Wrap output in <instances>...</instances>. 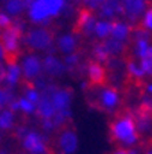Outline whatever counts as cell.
<instances>
[{"mask_svg": "<svg viewBox=\"0 0 152 154\" xmlns=\"http://www.w3.org/2000/svg\"><path fill=\"white\" fill-rule=\"evenodd\" d=\"M110 132L112 140L121 143L125 147H132L137 144L140 139L134 117L130 114H124L115 119L110 125Z\"/></svg>", "mask_w": 152, "mask_h": 154, "instance_id": "1", "label": "cell"}, {"mask_svg": "<svg viewBox=\"0 0 152 154\" xmlns=\"http://www.w3.org/2000/svg\"><path fill=\"white\" fill-rule=\"evenodd\" d=\"M25 29L26 26L22 21H15V22H11V25L1 32V37H0L1 42L0 43L6 51V59L8 63L15 62V58L18 57Z\"/></svg>", "mask_w": 152, "mask_h": 154, "instance_id": "2", "label": "cell"}, {"mask_svg": "<svg viewBox=\"0 0 152 154\" xmlns=\"http://www.w3.org/2000/svg\"><path fill=\"white\" fill-rule=\"evenodd\" d=\"M22 42L33 51H47L48 54L55 52L54 36L45 28L29 29L26 33H23Z\"/></svg>", "mask_w": 152, "mask_h": 154, "instance_id": "3", "label": "cell"}, {"mask_svg": "<svg viewBox=\"0 0 152 154\" xmlns=\"http://www.w3.org/2000/svg\"><path fill=\"white\" fill-rule=\"evenodd\" d=\"M51 99L55 107V114L62 116L64 120L71 116V102H73V91L69 88H58L51 87Z\"/></svg>", "mask_w": 152, "mask_h": 154, "instance_id": "4", "label": "cell"}, {"mask_svg": "<svg viewBox=\"0 0 152 154\" xmlns=\"http://www.w3.org/2000/svg\"><path fill=\"white\" fill-rule=\"evenodd\" d=\"M97 106L104 112H114L121 102L119 92L114 87H100L96 94Z\"/></svg>", "mask_w": 152, "mask_h": 154, "instance_id": "5", "label": "cell"}, {"mask_svg": "<svg viewBox=\"0 0 152 154\" xmlns=\"http://www.w3.org/2000/svg\"><path fill=\"white\" fill-rule=\"evenodd\" d=\"M149 7V0H122L124 15L127 18L130 25L140 22L141 17Z\"/></svg>", "mask_w": 152, "mask_h": 154, "instance_id": "6", "label": "cell"}, {"mask_svg": "<svg viewBox=\"0 0 152 154\" xmlns=\"http://www.w3.org/2000/svg\"><path fill=\"white\" fill-rule=\"evenodd\" d=\"M21 72H22L23 77L28 81H33L36 79H38L43 72V59L36 52L26 54L22 58Z\"/></svg>", "mask_w": 152, "mask_h": 154, "instance_id": "7", "label": "cell"}, {"mask_svg": "<svg viewBox=\"0 0 152 154\" xmlns=\"http://www.w3.org/2000/svg\"><path fill=\"white\" fill-rule=\"evenodd\" d=\"M51 87L52 85H47L43 92H40V99L36 103V113L43 121L52 120L55 116V107L51 99Z\"/></svg>", "mask_w": 152, "mask_h": 154, "instance_id": "8", "label": "cell"}, {"mask_svg": "<svg viewBox=\"0 0 152 154\" xmlns=\"http://www.w3.org/2000/svg\"><path fill=\"white\" fill-rule=\"evenodd\" d=\"M22 144L23 149L30 154H45L48 151L44 138L36 131L26 132L22 139Z\"/></svg>", "mask_w": 152, "mask_h": 154, "instance_id": "9", "label": "cell"}, {"mask_svg": "<svg viewBox=\"0 0 152 154\" xmlns=\"http://www.w3.org/2000/svg\"><path fill=\"white\" fill-rule=\"evenodd\" d=\"M60 154H74L78 147V138L73 128H64L58 138Z\"/></svg>", "mask_w": 152, "mask_h": 154, "instance_id": "10", "label": "cell"}, {"mask_svg": "<svg viewBox=\"0 0 152 154\" xmlns=\"http://www.w3.org/2000/svg\"><path fill=\"white\" fill-rule=\"evenodd\" d=\"M26 11H28L29 19L33 23H37V25H48L49 21L52 19V17L49 15L47 8L36 0H29Z\"/></svg>", "mask_w": 152, "mask_h": 154, "instance_id": "11", "label": "cell"}, {"mask_svg": "<svg viewBox=\"0 0 152 154\" xmlns=\"http://www.w3.org/2000/svg\"><path fill=\"white\" fill-rule=\"evenodd\" d=\"M96 17L95 14L88 8H84L78 13V18H77V30L78 33L86 36V37H92L93 30H95L96 25Z\"/></svg>", "mask_w": 152, "mask_h": 154, "instance_id": "12", "label": "cell"}, {"mask_svg": "<svg viewBox=\"0 0 152 154\" xmlns=\"http://www.w3.org/2000/svg\"><path fill=\"white\" fill-rule=\"evenodd\" d=\"M66 66H64L63 61H60L59 58H56L54 54H47V57L43 59V72L52 77H60L66 72Z\"/></svg>", "mask_w": 152, "mask_h": 154, "instance_id": "13", "label": "cell"}, {"mask_svg": "<svg viewBox=\"0 0 152 154\" xmlns=\"http://www.w3.org/2000/svg\"><path fill=\"white\" fill-rule=\"evenodd\" d=\"M99 14L103 19H110V21H112V18L118 15H122L124 14L122 0H104L99 8Z\"/></svg>", "mask_w": 152, "mask_h": 154, "instance_id": "14", "label": "cell"}, {"mask_svg": "<svg viewBox=\"0 0 152 154\" xmlns=\"http://www.w3.org/2000/svg\"><path fill=\"white\" fill-rule=\"evenodd\" d=\"M132 30H133V26L130 25L126 21H112V30H111V37L118 40V42H122L126 44V42L132 36Z\"/></svg>", "mask_w": 152, "mask_h": 154, "instance_id": "15", "label": "cell"}, {"mask_svg": "<svg viewBox=\"0 0 152 154\" xmlns=\"http://www.w3.org/2000/svg\"><path fill=\"white\" fill-rule=\"evenodd\" d=\"M56 47L64 55L73 54V52H76L77 47H78V37L74 33H64V35L58 37Z\"/></svg>", "mask_w": 152, "mask_h": 154, "instance_id": "16", "label": "cell"}, {"mask_svg": "<svg viewBox=\"0 0 152 154\" xmlns=\"http://www.w3.org/2000/svg\"><path fill=\"white\" fill-rule=\"evenodd\" d=\"M86 74H88L89 83L93 85H101L106 80V69L99 62H91L86 66Z\"/></svg>", "mask_w": 152, "mask_h": 154, "instance_id": "17", "label": "cell"}, {"mask_svg": "<svg viewBox=\"0 0 152 154\" xmlns=\"http://www.w3.org/2000/svg\"><path fill=\"white\" fill-rule=\"evenodd\" d=\"M21 76H22L21 66L16 62H10L6 67V77L3 81V83H6V88H10V90L15 88L21 80Z\"/></svg>", "mask_w": 152, "mask_h": 154, "instance_id": "18", "label": "cell"}, {"mask_svg": "<svg viewBox=\"0 0 152 154\" xmlns=\"http://www.w3.org/2000/svg\"><path fill=\"white\" fill-rule=\"evenodd\" d=\"M139 134H148L152 131V112L140 109L137 117L134 119Z\"/></svg>", "mask_w": 152, "mask_h": 154, "instance_id": "19", "label": "cell"}, {"mask_svg": "<svg viewBox=\"0 0 152 154\" xmlns=\"http://www.w3.org/2000/svg\"><path fill=\"white\" fill-rule=\"evenodd\" d=\"M36 2L43 4L52 18H55V17L63 13L67 6L66 0H36Z\"/></svg>", "mask_w": 152, "mask_h": 154, "instance_id": "20", "label": "cell"}, {"mask_svg": "<svg viewBox=\"0 0 152 154\" xmlns=\"http://www.w3.org/2000/svg\"><path fill=\"white\" fill-rule=\"evenodd\" d=\"M111 30H112V21H110V19H99V21H96L93 36H96L99 40H106V38H108L111 36Z\"/></svg>", "mask_w": 152, "mask_h": 154, "instance_id": "21", "label": "cell"}, {"mask_svg": "<svg viewBox=\"0 0 152 154\" xmlns=\"http://www.w3.org/2000/svg\"><path fill=\"white\" fill-rule=\"evenodd\" d=\"M29 0H6L4 4V10H6L7 15L18 17L19 14H22L28 7Z\"/></svg>", "mask_w": 152, "mask_h": 154, "instance_id": "22", "label": "cell"}, {"mask_svg": "<svg viewBox=\"0 0 152 154\" xmlns=\"http://www.w3.org/2000/svg\"><path fill=\"white\" fill-rule=\"evenodd\" d=\"M103 43H104V47L110 57H118V55L122 54V52L125 51V48H126L125 43L118 42V40H115V38H112V37L106 38Z\"/></svg>", "mask_w": 152, "mask_h": 154, "instance_id": "23", "label": "cell"}, {"mask_svg": "<svg viewBox=\"0 0 152 154\" xmlns=\"http://www.w3.org/2000/svg\"><path fill=\"white\" fill-rule=\"evenodd\" d=\"M137 62H139V65H140V67H141V70H143L145 79L152 77V44L149 45L148 51L144 54V57H141Z\"/></svg>", "mask_w": 152, "mask_h": 154, "instance_id": "24", "label": "cell"}, {"mask_svg": "<svg viewBox=\"0 0 152 154\" xmlns=\"http://www.w3.org/2000/svg\"><path fill=\"white\" fill-rule=\"evenodd\" d=\"M15 114L11 109H3L0 112V131H8L14 127Z\"/></svg>", "mask_w": 152, "mask_h": 154, "instance_id": "25", "label": "cell"}, {"mask_svg": "<svg viewBox=\"0 0 152 154\" xmlns=\"http://www.w3.org/2000/svg\"><path fill=\"white\" fill-rule=\"evenodd\" d=\"M92 55L95 58V62H99V63H106V62L110 59V55H108L107 50L104 47V43H97V44L93 45L92 48Z\"/></svg>", "mask_w": 152, "mask_h": 154, "instance_id": "26", "label": "cell"}, {"mask_svg": "<svg viewBox=\"0 0 152 154\" xmlns=\"http://www.w3.org/2000/svg\"><path fill=\"white\" fill-rule=\"evenodd\" d=\"M126 70H127V73H129V76L132 77V79H134V80H144V79H145V76H144L143 70H141V67H140L139 62H137L136 59L127 61Z\"/></svg>", "mask_w": 152, "mask_h": 154, "instance_id": "27", "label": "cell"}, {"mask_svg": "<svg viewBox=\"0 0 152 154\" xmlns=\"http://www.w3.org/2000/svg\"><path fill=\"white\" fill-rule=\"evenodd\" d=\"M141 109L152 112V80L144 85V95L141 98Z\"/></svg>", "mask_w": 152, "mask_h": 154, "instance_id": "28", "label": "cell"}, {"mask_svg": "<svg viewBox=\"0 0 152 154\" xmlns=\"http://www.w3.org/2000/svg\"><path fill=\"white\" fill-rule=\"evenodd\" d=\"M140 26L143 29H145L147 32L152 36V4H149V7L147 8L144 15L141 17V19H140Z\"/></svg>", "mask_w": 152, "mask_h": 154, "instance_id": "29", "label": "cell"}, {"mask_svg": "<svg viewBox=\"0 0 152 154\" xmlns=\"http://www.w3.org/2000/svg\"><path fill=\"white\" fill-rule=\"evenodd\" d=\"M13 98H14V94L13 90L10 88H0V112L6 107L7 105L13 102Z\"/></svg>", "mask_w": 152, "mask_h": 154, "instance_id": "30", "label": "cell"}, {"mask_svg": "<svg viewBox=\"0 0 152 154\" xmlns=\"http://www.w3.org/2000/svg\"><path fill=\"white\" fill-rule=\"evenodd\" d=\"M18 105H19V110L23 112L25 114H33L36 112V105L33 102H30L29 99H26L25 96H21L18 99Z\"/></svg>", "mask_w": 152, "mask_h": 154, "instance_id": "31", "label": "cell"}, {"mask_svg": "<svg viewBox=\"0 0 152 154\" xmlns=\"http://www.w3.org/2000/svg\"><path fill=\"white\" fill-rule=\"evenodd\" d=\"M63 63H64V66H66V69H73V67H77L79 65V54L73 52V54L64 55Z\"/></svg>", "mask_w": 152, "mask_h": 154, "instance_id": "32", "label": "cell"}, {"mask_svg": "<svg viewBox=\"0 0 152 154\" xmlns=\"http://www.w3.org/2000/svg\"><path fill=\"white\" fill-rule=\"evenodd\" d=\"M23 96L36 105V103L38 102V99H40V92L36 90V87H28V88L25 90V95Z\"/></svg>", "mask_w": 152, "mask_h": 154, "instance_id": "33", "label": "cell"}, {"mask_svg": "<svg viewBox=\"0 0 152 154\" xmlns=\"http://www.w3.org/2000/svg\"><path fill=\"white\" fill-rule=\"evenodd\" d=\"M103 2H104V0H81V3L85 6V8L91 10V11H96V10L99 11V8H100Z\"/></svg>", "mask_w": 152, "mask_h": 154, "instance_id": "34", "label": "cell"}, {"mask_svg": "<svg viewBox=\"0 0 152 154\" xmlns=\"http://www.w3.org/2000/svg\"><path fill=\"white\" fill-rule=\"evenodd\" d=\"M11 18H10V15H7L6 13H0V28H8L10 25H11Z\"/></svg>", "mask_w": 152, "mask_h": 154, "instance_id": "35", "label": "cell"}, {"mask_svg": "<svg viewBox=\"0 0 152 154\" xmlns=\"http://www.w3.org/2000/svg\"><path fill=\"white\" fill-rule=\"evenodd\" d=\"M4 77H6V67L3 63H0V83L4 81Z\"/></svg>", "mask_w": 152, "mask_h": 154, "instance_id": "36", "label": "cell"}, {"mask_svg": "<svg viewBox=\"0 0 152 154\" xmlns=\"http://www.w3.org/2000/svg\"><path fill=\"white\" fill-rule=\"evenodd\" d=\"M4 59H6V51H4L3 45L0 43V63H1V61H4Z\"/></svg>", "mask_w": 152, "mask_h": 154, "instance_id": "37", "label": "cell"}, {"mask_svg": "<svg viewBox=\"0 0 152 154\" xmlns=\"http://www.w3.org/2000/svg\"><path fill=\"white\" fill-rule=\"evenodd\" d=\"M112 154H127V150L125 147H121V149H118V150H115Z\"/></svg>", "mask_w": 152, "mask_h": 154, "instance_id": "38", "label": "cell"}, {"mask_svg": "<svg viewBox=\"0 0 152 154\" xmlns=\"http://www.w3.org/2000/svg\"><path fill=\"white\" fill-rule=\"evenodd\" d=\"M143 154H152V143L147 146V147H145V150L143 151Z\"/></svg>", "mask_w": 152, "mask_h": 154, "instance_id": "39", "label": "cell"}, {"mask_svg": "<svg viewBox=\"0 0 152 154\" xmlns=\"http://www.w3.org/2000/svg\"><path fill=\"white\" fill-rule=\"evenodd\" d=\"M127 154H143V153L137 150V149H130V150H127Z\"/></svg>", "mask_w": 152, "mask_h": 154, "instance_id": "40", "label": "cell"}, {"mask_svg": "<svg viewBox=\"0 0 152 154\" xmlns=\"http://www.w3.org/2000/svg\"><path fill=\"white\" fill-rule=\"evenodd\" d=\"M1 32H3V30H1V28H0V37H1Z\"/></svg>", "mask_w": 152, "mask_h": 154, "instance_id": "41", "label": "cell"}, {"mask_svg": "<svg viewBox=\"0 0 152 154\" xmlns=\"http://www.w3.org/2000/svg\"><path fill=\"white\" fill-rule=\"evenodd\" d=\"M0 2H3V0H0Z\"/></svg>", "mask_w": 152, "mask_h": 154, "instance_id": "42", "label": "cell"}]
</instances>
